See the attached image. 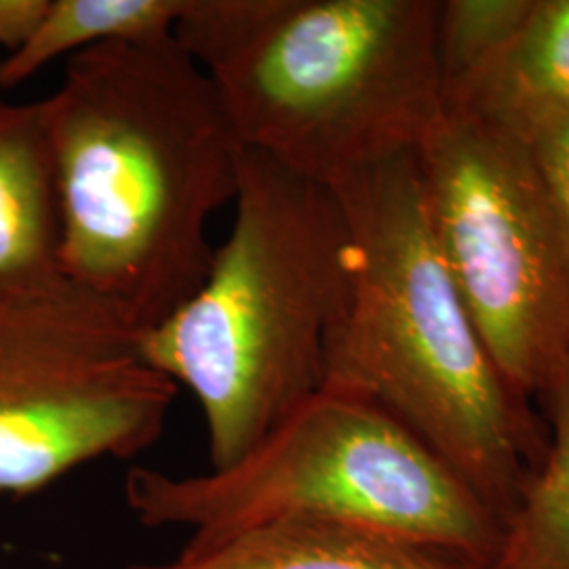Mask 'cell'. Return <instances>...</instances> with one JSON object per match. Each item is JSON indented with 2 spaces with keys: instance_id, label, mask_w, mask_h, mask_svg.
I'll list each match as a JSON object with an SVG mask.
<instances>
[{
  "instance_id": "13",
  "label": "cell",
  "mask_w": 569,
  "mask_h": 569,
  "mask_svg": "<svg viewBox=\"0 0 569 569\" xmlns=\"http://www.w3.org/2000/svg\"><path fill=\"white\" fill-rule=\"evenodd\" d=\"M536 0H443L437 51L448 100L496 60L528 21Z\"/></svg>"
},
{
  "instance_id": "3",
  "label": "cell",
  "mask_w": 569,
  "mask_h": 569,
  "mask_svg": "<svg viewBox=\"0 0 569 569\" xmlns=\"http://www.w3.org/2000/svg\"><path fill=\"white\" fill-rule=\"evenodd\" d=\"M234 224L201 287L140 336L203 411L211 470L232 467L323 387L348 291L336 192L243 146Z\"/></svg>"
},
{
  "instance_id": "8",
  "label": "cell",
  "mask_w": 569,
  "mask_h": 569,
  "mask_svg": "<svg viewBox=\"0 0 569 569\" xmlns=\"http://www.w3.org/2000/svg\"><path fill=\"white\" fill-rule=\"evenodd\" d=\"M122 569H479L443 550L310 519H266L211 538H190L161 563Z\"/></svg>"
},
{
  "instance_id": "10",
  "label": "cell",
  "mask_w": 569,
  "mask_h": 569,
  "mask_svg": "<svg viewBox=\"0 0 569 569\" xmlns=\"http://www.w3.org/2000/svg\"><path fill=\"white\" fill-rule=\"evenodd\" d=\"M446 106L523 142L569 121V0H536L509 47Z\"/></svg>"
},
{
  "instance_id": "2",
  "label": "cell",
  "mask_w": 569,
  "mask_h": 569,
  "mask_svg": "<svg viewBox=\"0 0 569 569\" xmlns=\"http://www.w3.org/2000/svg\"><path fill=\"white\" fill-rule=\"evenodd\" d=\"M331 190L345 211L350 260L323 387L382 407L505 526L547 441L491 361L449 274L416 154L367 167Z\"/></svg>"
},
{
  "instance_id": "14",
  "label": "cell",
  "mask_w": 569,
  "mask_h": 569,
  "mask_svg": "<svg viewBox=\"0 0 569 569\" xmlns=\"http://www.w3.org/2000/svg\"><path fill=\"white\" fill-rule=\"evenodd\" d=\"M528 146L569 258V121L540 131Z\"/></svg>"
},
{
  "instance_id": "9",
  "label": "cell",
  "mask_w": 569,
  "mask_h": 569,
  "mask_svg": "<svg viewBox=\"0 0 569 569\" xmlns=\"http://www.w3.org/2000/svg\"><path fill=\"white\" fill-rule=\"evenodd\" d=\"M66 281L41 102H0V298Z\"/></svg>"
},
{
  "instance_id": "11",
  "label": "cell",
  "mask_w": 569,
  "mask_h": 569,
  "mask_svg": "<svg viewBox=\"0 0 569 569\" xmlns=\"http://www.w3.org/2000/svg\"><path fill=\"white\" fill-rule=\"evenodd\" d=\"M540 397L549 413L547 451L486 569H569V359Z\"/></svg>"
},
{
  "instance_id": "4",
  "label": "cell",
  "mask_w": 569,
  "mask_h": 569,
  "mask_svg": "<svg viewBox=\"0 0 569 569\" xmlns=\"http://www.w3.org/2000/svg\"><path fill=\"white\" fill-rule=\"evenodd\" d=\"M439 0H244L203 66L244 148L327 188L418 154L446 114Z\"/></svg>"
},
{
  "instance_id": "1",
  "label": "cell",
  "mask_w": 569,
  "mask_h": 569,
  "mask_svg": "<svg viewBox=\"0 0 569 569\" xmlns=\"http://www.w3.org/2000/svg\"><path fill=\"white\" fill-rule=\"evenodd\" d=\"M41 112L61 274L142 336L203 283L216 253L207 226L237 197L243 143L176 39L70 56Z\"/></svg>"
},
{
  "instance_id": "7",
  "label": "cell",
  "mask_w": 569,
  "mask_h": 569,
  "mask_svg": "<svg viewBox=\"0 0 569 569\" xmlns=\"http://www.w3.org/2000/svg\"><path fill=\"white\" fill-rule=\"evenodd\" d=\"M176 392L140 333L81 287L0 298V493L140 456L163 437Z\"/></svg>"
},
{
  "instance_id": "12",
  "label": "cell",
  "mask_w": 569,
  "mask_h": 569,
  "mask_svg": "<svg viewBox=\"0 0 569 569\" xmlns=\"http://www.w3.org/2000/svg\"><path fill=\"white\" fill-rule=\"evenodd\" d=\"M186 0H49L41 21L18 51L0 60V89L30 81L60 56L103 42L173 39Z\"/></svg>"
},
{
  "instance_id": "5",
  "label": "cell",
  "mask_w": 569,
  "mask_h": 569,
  "mask_svg": "<svg viewBox=\"0 0 569 569\" xmlns=\"http://www.w3.org/2000/svg\"><path fill=\"white\" fill-rule=\"evenodd\" d=\"M124 505L146 528L211 538L266 519H310L443 550L486 569L502 521L382 407L321 388L232 467L131 468Z\"/></svg>"
},
{
  "instance_id": "6",
  "label": "cell",
  "mask_w": 569,
  "mask_h": 569,
  "mask_svg": "<svg viewBox=\"0 0 569 569\" xmlns=\"http://www.w3.org/2000/svg\"><path fill=\"white\" fill-rule=\"evenodd\" d=\"M428 220L491 361L529 401L569 359V258L528 142L465 110L416 154Z\"/></svg>"
},
{
  "instance_id": "15",
  "label": "cell",
  "mask_w": 569,
  "mask_h": 569,
  "mask_svg": "<svg viewBox=\"0 0 569 569\" xmlns=\"http://www.w3.org/2000/svg\"><path fill=\"white\" fill-rule=\"evenodd\" d=\"M49 0H0V49L18 51L37 23L41 21Z\"/></svg>"
}]
</instances>
